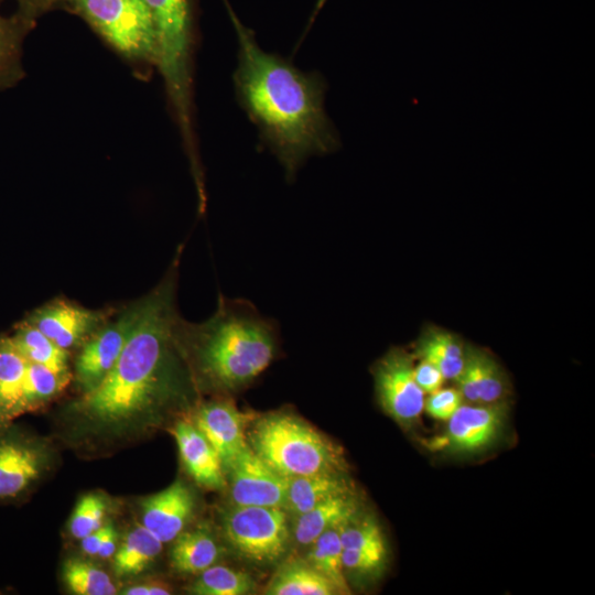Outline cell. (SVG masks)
Masks as SVG:
<instances>
[{
    "label": "cell",
    "instance_id": "cell-1",
    "mask_svg": "<svg viewBox=\"0 0 595 595\" xmlns=\"http://www.w3.org/2000/svg\"><path fill=\"white\" fill-rule=\"evenodd\" d=\"M229 13L238 37L237 100L291 181L310 156L340 148L339 134L324 108L326 84L322 75L302 72L282 56L263 51L230 8Z\"/></svg>",
    "mask_w": 595,
    "mask_h": 595
},
{
    "label": "cell",
    "instance_id": "cell-2",
    "mask_svg": "<svg viewBox=\"0 0 595 595\" xmlns=\"http://www.w3.org/2000/svg\"><path fill=\"white\" fill-rule=\"evenodd\" d=\"M177 260L145 296L142 316L117 363L93 390L72 404L76 416L98 430L119 431L147 419L185 392L175 309Z\"/></svg>",
    "mask_w": 595,
    "mask_h": 595
},
{
    "label": "cell",
    "instance_id": "cell-3",
    "mask_svg": "<svg viewBox=\"0 0 595 595\" xmlns=\"http://www.w3.org/2000/svg\"><path fill=\"white\" fill-rule=\"evenodd\" d=\"M177 336L193 353L206 383L223 391L250 385L272 363L278 351V325L244 299L219 298L214 315L204 323L182 318Z\"/></svg>",
    "mask_w": 595,
    "mask_h": 595
},
{
    "label": "cell",
    "instance_id": "cell-4",
    "mask_svg": "<svg viewBox=\"0 0 595 595\" xmlns=\"http://www.w3.org/2000/svg\"><path fill=\"white\" fill-rule=\"evenodd\" d=\"M150 11L156 39L159 68L185 149L197 156L193 126L191 0H143Z\"/></svg>",
    "mask_w": 595,
    "mask_h": 595
},
{
    "label": "cell",
    "instance_id": "cell-5",
    "mask_svg": "<svg viewBox=\"0 0 595 595\" xmlns=\"http://www.w3.org/2000/svg\"><path fill=\"white\" fill-rule=\"evenodd\" d=\"M250 448L283 477L345 470L340 447L296 415L277 412L256 420Z\"/></svg>",
    "mask_w": 595,
    "mask_h": 595
},
{
    "label": "cell",
    "instance_id": "cell-6",
    "mask_svg": "<svg viewBox=\"0 0 595 595\" xmlns=\"http://www.w3.org/2000/svg\"><path fill=\"white\" fill-rule=\"evenodd\" d=\"M63 7L130 63L156 67L155 31L143 0H68Z\"/></svg>",
    "mask_w": 595,
    "mask_h": 595
},
{
    "label": "cell",
    "instance_id": "cell-7",
    "mask_svg": "<svg viewBox=\"0 0 595 595\" xmlns=\"http://www.w3.org/2000/svg\"><path fill=\"white\" fill-rule=\"evenodd\" d=\"M221 530L237 554L261 566L279 562L291 538L288 515L281 507L232 505L223 515Z\"/></svg>",
    "mask_w": 595,
    "mask_h": 595
},
{
    "label": "cell",
    "instance_id": "cell-8",
    "mask_svg": "<svg viewBox=\"0 0 595 595\" xmlns=\"http://www.w3.org/2000/svg\"><path fill=\"white\" fill-rule=\"evenodd\" d=\"M414 355L390 348L372 366L375 392L382 411L403 428L414 425L424 410V392L414 375Z\"/></svg>",
    "mask_w": 595,
    "mask_h": 595
},
{
    "label": "cell",
    "instance_id": "cell-9",
    "mask_svg": "<svg viewBox=\"0 0 595 595\" xmlns=\"http://www.w3.org/2000/svg\"><path fill=\"white\" fill-rule=\"evenodd\" d=\"M47 444L10 424L0 426V504L21 499L46 475Z\"/></svg>",
    "mask_w": 595,
    "mask_h": 595
},
{
    "label": "cell",
    "instance_id": "cell-10",
    "mask_svg": "<svg viewBox=\"0 0 595 595\" xmlns=\"http://www.w3.org/2000/svg\"><path fill=\"white\" fill-rule=\"evenodd\" d=\"M144 306L145 298L129 305L82 345L75 361V378L82 393L95 389L112 369L137 327Z\"/></svg>",
    "mask_w": 595,
    "mask_h": 595
},
{
    "label": "cell",
    "instance_id": "cell-11",
    "mask_svg": "<svg viewBox=\"0 0 595 595\" xmlns=\"http://www.w3.org/2000/svg\"><path fill=\"white\" fill-rule=\"evenodd\" d=\"M509 413L506 400L495 403L463 402L447 420L445 433L435 441L452 453H476L500 435Z\"/></svg>",
    "mask_w": 595,
    "mask_h": 595
},
{
    "label": "cell",
    "instance_id": "cell-12",
    "mask_svg": "<svg viewBox=\"0 0 595 595\" xmlns=\"http://www.w3.org/2000/svg\"><path fill=\"white\" fill-rule=\"evenodd\" d=\"M232 505L284 508L289 479L275 472L250 446L225 469Z\"/></svg>",
    "mask_w": 595,
    "mask_h": 595
},
{
    "label": "cell",
    "instance_id": "cell-13",
    "mask_svg": "<svg viewBox=\"0 0 595 595\" xmlns=\"http://www.w3.org/2000/svg\"><path fill=\"white\" fill-rule=\"evenodd\" d=\"M109 317V312L89 310L66 300H54L34 310L25 320L58 347L83 345Z\"/></svg>",
    "mask_w": 595,
    "mask_h": 595
},
{
    "label": "cell",
    "instance_id": "cell-14",
    "mask_svg": "<svg viewBox=\"0 0 595 595\" xmlns=\"http://www.w3.org/2000/svg\"><path fill=\"white\" fill-rule=\"evenodd\" d=\"M250 421L251 415L230 400H215L197 410L194 425L214 447L225 470L249 446L245 431Z\"/></svg>",
    "mask_w": 595,
    "mask_h": 595
},
{
    "label": "cell",
    "instance_id": "cell-15",
    "mask_svg": "<svg viewBox=\"0 0 595 595\" xmlns=\"http://www.w3.org/2000/svg\"><path fill=\"white\" fill-rule=\"evenodd\" d=\"M194 509L192 490L184 482L176 480L141 502V524L161 542H171L184 531Z\"/></svg>",
    "mask_w": 595,
    "mask_h": 595
},
{
    "label": "cell",
    "instance_id": "cell-16",
    "mask_svg": "<svg viewBox=\"0 0 595 595\" xmlns=\"http://www.w3.org/2000/svg\"><path fill=\"white\" fill-rule=\"evenodd\" d=\"M465 402L495 403L506 400L510 382L501 365L486 349L466 344L465 360L454 379Z\"/></svg>",
    "mask_w": 595,
    "mask_h": 595
},
{
    "label": "cell",
    "instance_id": "cell-17",
    "mask_svg": "<svg viewBox=\"0 0 595 595\" xmlns=\"http://www.w3.org/2000/svg\"><path fill=\"white\" fill-rule=\"evenodd\" d=\"M182 463L190 476L202 487L221 489L226 485L223 463L198 429L181 421L171 430Z\"/></svg>",
    "mask_w": 595,
    "mask_h": 595
},
{
    "label": "cell",
    "instance_id": "cell-18",
    "mask_svg": "<svg viewBox=\"0 0 595 595\" xmlns=\"http://www.w3.org/2000/svg\"><path fill=\"white\" fill-rule=\"evenodd\" d=\"M345 470H332L289 479L284 509L301 515L337 496L354 494Z\"/></svg>",
    "mask_w": 595,
    "mask_h": 595
},
{
    "label": "cell",
    "instance_id": "cell-19",
    "mask_svg": "<svg viewBox=\"0 0 595 595\" xmlns=\"http://www.w3.org/2000/svg\"><path fill=\"white\" fill-rule=\"evenodd\" d=\"M359 513L354 494L329 498L295 516L292 536L302 547H310L326 530L342 526Z\"/></svg>",
    "mask_w": 595,
    "mask_h": 595
},
{
    "label": "cell",
    "instance_id": "cell-20",
    "mask_svg": "<svg viewBox=\"0 0 595 595\" xmlns=\"http://www.w3.org/2000/svg\"><path fill=\"white\" fill-rule=\"evenodd\" d=\"M466 344L462 338L436 325H426L415 342L413 355L436 366L445 380H454L465 360Z\"/></svg>",
    "mask_w": 595,
    "mask_h": 595
},
{
    "label": "cell",
    "instance_id": "cell-21",
    "mask_svg": "<svg viewBox=\"0 0 595 595\" xmlns=\"http://www.w3.org/2000/svg\"><path fill=\"white\" fill-rule=\"evenodd\" d=\"M29 361L11 336H0V426L22 414V394Z\"/></svg>",
    "mask_w": 595,
    "mask_h": 595
},
{
    "label": "cell",
    "instance_id": "cell-22",
    "mask_svg": "<svg viewBox=\"0 0 595 595\" xmlns=\"http://www.w3.org/2000/svg\"><path fill=\"white\" fill-rule=\"evenodd\" d=\"M223 550L206 527L182 531L170 550V564L180 574H199L216 564Z\"/></svg>",
    "mask_w": 595,
    "mask_h": 595
},
{
    "label": "cell",
    "instance_id": "cell-23",
    "mask_svg": "<svg viewBox=\"0 0 595 595\" xmlns=\"http://www.w3.org/2000/svg\"><path fill=\"white\" fill-rule=\"evenodd\" d=\"M267 595H335L336 586L306 560L283 563L264 588Z\"/></svg>",
    "mask_w": 595,
    "mask_h": 595
},
{
    "label": "cell",
    "instance_id": "cell-24",
    "mask_svg": "<svg viewBox=\"0 0 595 595\" xmlns=\"http://www.w3.org/2000/svg\"><path fill=\"white\" fill-rule=\"evenodd\" d=\"M33 25L17 12L10 17L0 13V90L13 87L24 77L22 46Z\"/></svg>",
    "mask_w": 595,
    "mask_h": 595
},
{
    "label": "cell",
    "instance_id": "cell-25",
    "mask_svg": "<svg viewBox=\"0 0 595 595\" xmlns=\"http://www.w3.org/2000/svg\"><path fill=\"white\" fill-rule=\"evenodd\" d=\"M163 542L141 523L123 538L113 554V572L120 577L138 575L160 555Z\"/></svg>",
    "mask_w": 595,
    "mask_h": 595
},
{
    "label": "cell",
    "instance_id": "cell-26",
    "mask_svg": "<svg viewBox=\"0 0 595 595\" xmlns=\"http://www.w3.org/2000/svg\"><path fill=\"white\" fill-rule=\"evenodd\" d=\"M11 337L29 363L43 365L58 372L69 371L68 350L58 347L29 321L18 323Z\"/></svg>",
    "mask_w": 595,
    "mask_h": 595
},
{
    "label": "cell",
    "instance_id": "cell-27",
    "mask_svg": "<svg viewBox=\"0 0 595 595\" xmlns=\"http://www.w3.org/2000/svg\"><path fill=\"white\" fill-rule=\"evenodd\" d=\"M342 526L323 532L311 545L306 561L327 577L338 589L339 594H349L343 566V544L340 540Z\"/></svg>",
    "mask_w": 595,
    "mask_h": 595
},
{
    "label": "cell",
    "instance_id": "cell-28",
    "mask_svg": "<svg viewBox=\"0 0 595 595\" xmlns=\"http://www.w3.org/2000/svg\"><path fill=\"white\" fill-rule=\"evenodd\" d=\"M69 380V371L58 372L43 365L29 363L23 382L22 414L47 404L67 387Z\"/></svg>",
    "mask_w": 595,
    "mask_h": 595
},
{
    "label": "cell",
    "instance_id": "cell-29",
    "mask_svg": "<svg viewBox=\"0 0 595 595\" xmlns=\"http://www.w3.org/2000/svg\"><path fill=\"white\" fill-rule=\"evenodd\" d=\"M188 592L195 595H248L257 589L256 581L246 572L214 564L197 574Z\"/></svg>",
    "mask_w": 595,
    "mask_h": 595
},
{
    "label": "cell",
    "instance_id": "cell-30",
    "mask_svg": "<svg viewBox=\"0 0 595 595\" xmlns=\"http://www.w3.org/2000/svg\"><path fill=\"white\" fill-rule=\"evenodd\" d=\"M63 581L77 595H112L117 587L111 577L100 567L88 561L72 558L64 562Z\"/></svg>",
    "mask_w": 595,
    "mask_h": 595
},
{
    "label": "cell",
    "instance_id": "cell-31",
    "mask_svg": "<svg viewBox=\"0 0 595 595\" xmlns=\"http://www.w3.org/2000/svg\"><path fill=\"white\" fill-rule=\"evenodd\" d=\"M343 549L359 550L387 556L385 537L378 521L357 513L340 529Z\"/></svg>",
    "mask_w": 595,
    "mask_h": 595
},
{
    "label": "cell",
    "instance_id": "cell-32",
    "mask_svg": "<svg viewBox=\"0 0 595 595\" xmlns=\"http://www.w3.org/2000/svg\"><path fill=\"white\" fill-rule=\"evenodd\" d=\"M109 510V501L98 493L84 495L76 504L69 518L68 531L77 540L83 539L105 523Z\"/></svg>",
    "mask_w": 595,
    "mask_h": 595
},
{
    "label": "cell",
    "instance_id": "cell-33",
    "mask_svg": "<svg viewBox=\"0 0 595 595\" xmlns=\"http://www.w3.org/2000/svg\"><path fill=\"white\" fill-rule=\"evenodd\" d=\"M464 402V399L456 387L440 388L429 393L424 401L426 413L441 421H447Z\"/></svg>",
    "mask_w": 595,
    "mask_h": 595
},
{
    "label": "cell",
    "instance_id": "cell-34",
    "mask_svg": "<svg viewBox=\"0 0 595 595\" xmlns=\"http://www.w3.org/2000/svg\"><path fill=\"white\" fill-rule=\"evenodd\" d=\"M386 556L370 552L343 549V566L346 572L354 574H372L383 566Z\"/></svg>",
    "mask_w": 595,
    "mask_h": 595
},
{
    "label": "cell",
    "instance_id": "cell-35",
    "mask_svg": "<svg viewBox=\"0 0 595 595\" xmlns=\"http://www.w3.org/2000/svg\"><path fill=\"white\" fill-rule=\"evenodd\" d=\"M414 379L424 393H432L442 388L445 378L440 369L425 359H419L413 369Z\"/></svg>",
    "mask_w": 595,
    "mask_h": 595
},
{
    "label": "cell",
    "instance_id": "cell-36",
    "mask_svg": "<svg viewBox=\"0 0 595 595\" xmlns=\"http://www.w3.org/2000/svg\"><path fill=\"white\" fill-rule=\"evenodd\" d=\"M15 2L18 4L17 13L33 23L40 15L57 7L56 0H15Z\"/></svg>",
    "mask_w": 595,
    "mask_h": 595
},
{
    "label": "cell",
    "instance_id": "cell-37",
    "mask_svg": "<svg viewBox=\"0 0 595 595\" xmlns=\"http://www.w3.org/2000/svg\"><path fill=\"white\" fill-rule=\"evenodd\" d=\"M110 527L111 523H105L99 529L80 539L83 552L88 555L97 556Z\"/></svg>",
    "mask_w": 595,
    "mask_h": 595
},
{
    "label": "cell",
    "instance_id": "cell-38",
    "mask_svg": "<svg viewBox=\"0 0 595 595\" xmlns=\"http://www.w3.org/2000/svg\"><path fill=\"white\" fill-rule=\"evenodd\" d=\"M171 593V587L160 582L132 585L121 592L125 595H169Z\"/></svg>",
    "mask_w": 595,
    "mask_h": 595
},
{
    "label": "cell",
    "instance_id": "cell-39",
    "mask_svg": "<svg viewBox=\"0 0 595 595\" xmlns=\"http://www.w3.org/2000/svg\"><path fill=\"white\" fill-rule=\"evenodd\" d=\"M118 533L113 524H111L101 547L97 554L100 559H110L117 550Z\"/></svg>",
    "mask_w": 595,
    "mask_h": 595
},
{
    "label": "cell",
    "instance_id": "cell-40",
    "mask_svg": "<svg viewBox=\"0 0 595 595\" xmlns=\"http://www.w3.org/2000/svg\"><path fill=\"white\" fill-rule=\"evenodd\" d=\"M68 0H56V6H63L65 2H67Z\"/></svg>",
    "mask_w": 595,
    "mask_h": 595
}]
</instances>
